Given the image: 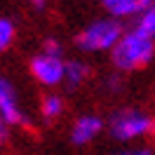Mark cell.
<instances>
[{
  "label": "cell",
  "instance_id": "1",
  "mask_svg": "<svg viewBox=\"0 0 155 155\" xmlns=\"http://www.w3.org/2000/svg\"><path fill=\"white\" fill-rule=\"evenodd\" d=\"M155 54V40L146 35L141 28H129L122 33V38L110 52V61L117 71H139L150 64Z\"/></svg>",
  "mask_w": 155,
  "mask_h": 155
},
{
  "label": "cell",
  "instance_id": "2",
  "mask_svg": "<svg viewBox=\"0 0 155 155\" xmlns=\"http://www.w3.org/2000/svg\"><path fill=\"white\" fill-rule=\"evenodd\" d=\"M122 24L113 17H104V19H94L92 24H87L85 28L75 35V45L82 52L97 54V52H113L120 38H122Z\"/></svg>",
  "mask_w": 155,
  "mask_h": 155
},
{
  "label": "cell",
  "instance_id": "3",
  "mask_svg": "<svg viewBox=\"0 0 155 155\" xmlns=\"http://www.w3.org/2000/svg\"><path fill=\"white\" fill-rule=\"evenodd\" d=\"M110 134L117 141H134L139 136H146L148 132L155 129V120L143 110H136V108H125V110H117L110 117Z\"/></svg>",
  "mask_w": 155,
  "mask_h": 155
},
{
  "label": "cell",
  "instance_id": "4",
  "mask_svg": "<svg viewBox=\"0 0 155 155\" xmlns=\"http://www.w3.org/2000/svg\"><path fill=\"white\" fill-rule=\"evenodd\" d=\"M31 75L45 87H57L66 78V61L61 54H49V52H40L31 59Z\"/></svg>",
  "mask_w": 155,
  "mask_h": 155
},
{
  "label": "cell",
  "instance_id": "5",
  "mask_svg": "<svg viewBox=\"0 0 155 155\" xmlns=\"http://www.w3.org/2000/svg\"><path fill=\"white\" fill-rule=\"evenodd\" d=\"M0 120H5L10 127L26 122V115L17 99V89L7 78H0Z\"/></svg>",
  "mask_w": 155,
  "mask_h": 155
},
{
  "label": "cell",
  "instance_id": "6",
  "mask_svg": "<svg viewBox=\"0 0 155 155\" xmlns=\"http://www.w3.org/2000/svg\"><path fill=\"white\" fill-rule=\"evenodd\" d=\"M101 5L108 12V17L122 21V19H139L155 5V0H101Z\"/></svg>",
  "mask_w": 155,
  "mask_h": 155
},
{
  "label": "cell",
  "instance_id": "7",
  "mask_svg": "<svg viewBox=\"0 0 155 155\" xmlns=\"http://www.w3.org/2000/svg\"><path fill=\"white\" fill-rule=\"evenodd\" d=\"M101 129H104V120L99 115H92V113L80 115L75 122H73V127H71V141L75 146L92 143V141L99 136Z\"/></svg>",
  "mask_w": 155,
  "mask_h": 155
},
{
  "label": "cell",
  "instance_id": "8",
  "mask_svg": "<svg viewBox=\"0 0 155 155\" xmlns=\"http://www.w3.org/2000/svg\"><path fill=\"white\" fill-rule=\"evenodd\" d=\"M87 78H89V66L85 61H78V59L66 61V78H64V85H68L71 89H75V87H80Z\"/></svg>",
  "mask_w": 155,
  "mask_h": 155
},
{
  "label": "cell",
  "instance_id": "9",
  "mask_svg": "<svg viewBox=\"0 0 155 155\" xmlns=\"http://www.w3.org/2000/svg\"><path fill=\"white\" fill-rule=\"evenodd\" d=\"M64 108H66V104L59 94H45L42 101H40V113H42L45 120H57L64 113Z\"/></svg>",
  "mask_w": 155,
  "mask_h": 155
},
{
  "label": "cell",
  "instance_id": "10",
  "mask_svg": "<svg viewBox=\"0 0 155 155\" xmlns=\"http://www.w3.org/2000/svg\"><path fill=\"white\" fill-rule=\"evenodd\" d=\"M14 35H17V28H14L12 19H7V17H0V52H5L7 47H12Z\"/></svg>",
  "mask_w": 155,
  "mask_h": 155
},
{
  "label": "cell",
  "instance_id": "11",
  "mask_svg": "<svg viewBox=\"0 0 155 155\" xmlns=\"http://www.w3.org/2000/svg\"><path fill=\"white\" fill-rule=\"evenodd\" d=\"M136 28H141L146 35H150V38L155 40V5L146 12V14H141V17L136 19Z\"/></svg>",
  "mask_w": 155,
  "mask_h": 155
},
{
  "label": "cell",
  "instance_id": "12",
  "mask_svg": "<svg viewBox=\"0 0 155 155\" xmlns=\"http://www.w3.org/2000/svg\"><path fill=\"white\" fill-rule=\"evenodd\" d=\"M10 141V125L5 120H0V148Z\"/></svg>",
  "mask_w": 155,
  "mask_h": 155
},
{
  "label": "cell",
  "instance_id": "13",
  "mask_svg": "<svg viewBox=\"0 0 155 155\" xmlns=\"http://www.w3.org/2000/svg\"><path fill=\"white\" fill-rule=\"evenodd\" d=\"M110 155H153V153H150V148H129V150H117Z\"/></svg>",
  "mask_w": 155,
  "mask_h": 155
},
{
  "label": "cell",
  "instance_id": "14",
  "mask_svg": "<svg viewBox=\"0 0 155 155\" xmlns=\"http://www.w3.org/2000/svg\"><path fill=\"white\" fill-rule=\"evenodd\" d=\"M33 7H45V0H28Z\"/></svg>",
  "mask_w": 155,
  "mask_h": 155
}]
</instances>
